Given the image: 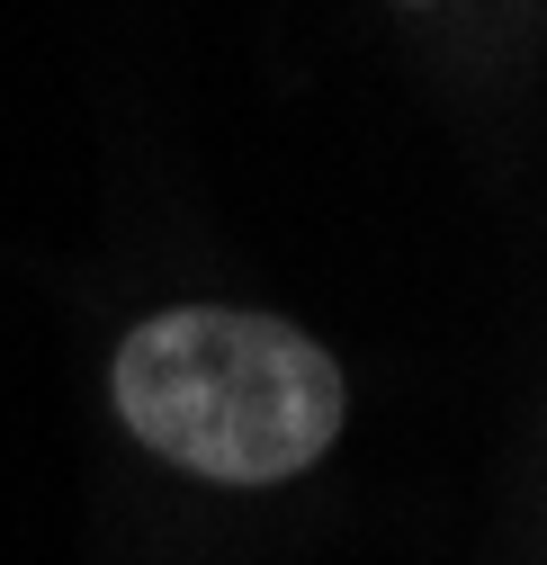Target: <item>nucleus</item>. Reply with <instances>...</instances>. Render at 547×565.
<instances>
[{
	"instance_id": "1",
	"label": "nucleus",
	"mask_w": 547,
	"mask_h": 565,
	"mask_svg": "<svg viewBox=\"0 0 547 565\" xmlns=\"http://www.w3.org/2000/svg\"><path fill=\"white\" fill-rule=\"evenodd\" d=\"M117 413L144 449H162L189 476L279 484L332 449L351 395L297 323L180 306L117 350Z\"/></svg>"
}]
</instances>
